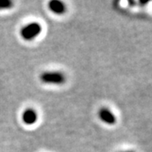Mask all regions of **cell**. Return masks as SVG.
Returning <instances> with one entry per match:
<instances>
[{
  "instance_id": "277c9868",
  "label": "cell",
  "mask_w": 152,
  "mask_h": 152,
  "mask_svg": "<svg viewBox=\"0 0 152 152\" xmlns=\"http://www.w3.org/2000/svg\"><path fill=\"white\" fill-rule=\"evenodd\" d=\"M38 116L37 112L31 108H28L23 112L21 115L22 122L26 125L35 124L37 121Z\"/></svg>"
},
{
  "instance_id": "7a4b0ae2",
  "label": "cell",
  "mask_w": 152,
  "mask_h": 152,
  "mask_svg": "<svg viewBox=\"0 0 152 152\" xmlns=\"http://www.w3.org/2000/svg\"><path fill=\"white\" fill-rule=\"evenodd\" d=\"M42 27L37 22H31L23 26L20 31V37L25 41H32L42 32Z\"/></svg>"
},
{
  "instance_id": "8992f818",
  "label": "cell",
  "mask_w": 152,
  "mask_h": 152,
  "mask_svg": "<svg viewBox=\"0 0 152 152\" xmlns=\"http://www.w3.org/2000/svg\"><path fill=\"white\" fill-rule=\"evenodd\" d=\"M13 3L10 0H0V10H9L12 8Z\"/></svg>"
},
{
  "instance_id": "52a82bcc",
  "label": "cell",
  "mask_w": 152,
  "mask_h": 152,
  "mask_svg": "<svg viewBox=\"0 0 152 152\" xmlns=\"http://www.w3.org/2000/svg\"><path fill=\"white\" fill-rule=\"evenodd\" d=\"M123 152H134V151H123Z\"/></svg>"
},
{
  "instance_id": "6da1fadb",
  "label": "cell",
  "mask_w": 152,
  "mask_h": 152,
  "mask_svg": "<svg viewBox=\"0 0 152 152\" xmlns=\"http://www.w3.org/2000/svg\"><path fill=\"white\" fill-rule=\"evenodd\" d=\"M41 81L46 85L61 86L65 83V75L59 71H46L40 75Z\"/></svg>"
},
{
  "instance_id": "3957f363",
  "label": "cell",
  "mask_w": 152,
  "mask_h": 152,
  "mask_svg": "<svg viewBox=\"0 0 152 152\" xmlns=\"http://www.w3.org/2000/svg\"><path fill=\"white\" fill-rule=\"evenodd\" d=\"M99 118L103 122L104 124L108 125H114L116 124V117L108 108L107 107H102L99 111Z\"/></svg>"
},
{
  "instance_id": "5b68a950",
  "label": "cell",
  "mask_w": 152,
  "mask_h": 152,
  "mask_svg": "<svg viewBox=\"0 0 152 152\" xmlns=\"http://www.w3.org/2000/svg\"><path fill=\"white\" fill-rule=\"evenodd\" d=\"M48 9L55 15H63L64 13H65L66 6L61 1L53 0L48 3Z\"/></svg>"
}]
</instances>
